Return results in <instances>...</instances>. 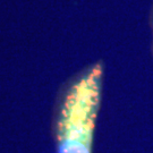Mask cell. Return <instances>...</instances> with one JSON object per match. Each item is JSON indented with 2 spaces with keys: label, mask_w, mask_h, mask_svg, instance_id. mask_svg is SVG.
<instances>
[{
  "label": "cell",
  "mask_w": 153,
  "mask_h": 153,
  "mask_svg": "<svg viewBox=\"0 0 153 153\" xmlns=\"http://www.w3.org/2000/svg\"><path fill=\"white\" fill-rule=\"evenodd\" d=\"M102 78L103 66L99 62L85 69L69 86L58 121L59 153H91Z\"/></svg>",
  "instance_id": "obj_1"
},
{
  "label": "cell",
  "mask_w": 153,
  "mask_h": 153,
  "mask_svg": "<svg viewBox=\"0 0 153 153\" xmlns=\"http://www.w3.org/2000/svg\"><path fill=\"white\" fill-rule=\"evenodd\" d=\"M149 25H150V30H151V53H152V58H153V5L151 10H150Z\"/></svg>",
  "instance_id": "obj_2"
}]
</instances>
